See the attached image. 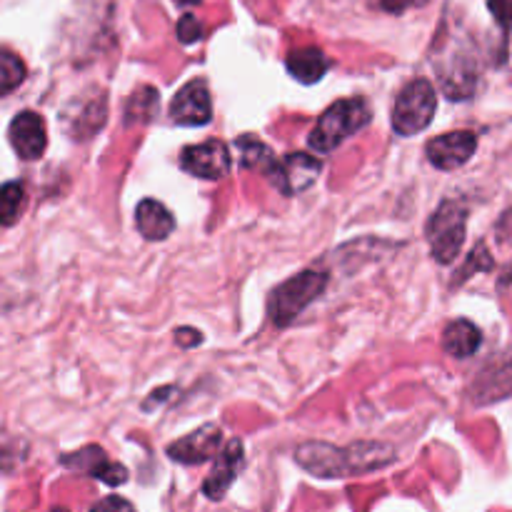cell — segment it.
Returning <instances> with one entry per match:
<instances>
[{"instance_id": "cb8c5ba5", "label": "cell", "mask_w": 512, "mask_h": 512, "mask_svg": "<svg viewBox=\"0 0 512 512\" xmlns=\"http://www.w3.org/2000/svg\"><path fill=\"white\" fill-rule=\"evenodd\" d=\"M175 343H178L180 348H193V345L203 343V335H200V330L193 328H178L175 330Z\"/></svg>"}, {"instance_id": "52a82bcc", "label": "cell", "mask_w": 512, "mask_h": 512, "mask_svg": "<svg viewBox=\"0 0 512 512\" xmlns=\"http://www.w3.org/2000/svg\"><path fill=\"white\" fill-rule=\"evenodd\" d=\"M180 168L185 173L195 175V178L220 180L233 168V155H230L228 145L223 140L210 138L205 143L183 148V153H180Z\"/></svg>"}, {"instance_id": "2e32d148", "label": "cell", "mask_w": 512, "mask_h": 512, "mask_svg": "<svg viewBox=\"0 0 512 512\" xmlns=\"http://www.w3.org/2000/svg\"><path fill=\"white\" fill-rule=\"evenodd\" d=\"M480 343H483V335H480L478 325H473L470 320H453L443 333L445 353L458 360L478 353Z\"/></svg>"}, {"instance_id": "ffe728a7", "label": "cell", "mask_w": 512, "mask_h": 512, "mask_svg": "<svg viewBox=\"0 0 512 512\" xmlns=\"http://www.w3.org/2000/svg\"><path fill=\"white\" fill-rule=\"evenodd\" d=\"M25 80V63L10 50H0V95H8Z\"/></svg>"}, {"instance_id": "7a4b0ae2", "label": "cell", "mask_w": 512, "mask_h": 512, "mask_svg": "<svg viewBox=\"0 0 512 512\" xmlns=\"http://www.w3.org/2000/svg\"><path fill=\"white\" fill-rule=\"evenodd\" d=\"M370 120H373V110L365 98L338 100L320 115L313 133L308 135V145L315 153H330L338 145H343L350 135L370 125Z\"/></svg>"}, {"instance_id": "484cf974", "label": "cell", "mask_w": 512, "mask_h": 512, "mask_svg": "<svg viewBox=\"0 0 512 512\" xmlns=\"http://www.w3.org/2000/svg\"><path fill=\"white\" fill-rule=\"evenodd\" d=\"M175 3L183 5V8H188V5H198V3H203V0H175Z\"/></svg>"}, {"instance_id": "5bb4252c", "label": "cell", "mask_w": 512, "mask_h": 512, "mask_svg": "<svg viewBox=\"0 0 512 512\" xmlns=\"http://www.w3.org/2000/svg\"><path fill=\"white\" fill-rule=\"evenodd\" d=\"M135 225L145 240H165L175 230V218L160 200L145 198L135 208Z\"/></svg>"}, {"instance_id": "603a6c76", "label": "cell", "mask_w": 512, "mask_h": 512, "mask_svg": "<svg viewBox=\"0 0 512 512\" xmlns=\"http://www.w3.org/2000/svg\"><path fill=\"white\" fill-rule=\"evenodd\" d=\"M490 13L498 20L500 28L512 30V0H488Z\"/></svg>"}, {"instance_id": "7c38bea8", "label": "cell", "mask_w": 512, "mask_h": 512, "mask_svg": "<svg viewBox=\"0 0 512 512\" xmlns=\"http://www.w3.org/2000/svg\"><path fill=\"white\" fill-rule=\"evenodd\" d=\"M245 465V448H243V440L233 438L218 450L215 455V465H213V473L205 478L203 483V495L208 500H223L225 493L230 490V485L235 483L238 473L243 470Z\"/></svg>"}, {"instance_id": "e0dca14e", "label": "cell", "mask_w": 512, "mask_h": 512, "mask_svg": "<svg viewBox=\"0 0 512 512\" xmlns=\"http://www.w3.org/2000/svg\"><path fill=\"white\" fill-rule=\"evenodd\" d=\"M235 148H238L240 165L243 168H253L263 175L270 173V168L275 163V155L263 140H258L255 135H243V138L235 140Z\"/></svg>"}, {"instance_id": "277c9868", "label": "cell", "mask_w": 512, "mask_h": 512, "mask_svg": "<svg viewBox=\"0 0 512 512\" xmlns=\"http://www.w3.org/2000/svg\"><path fill=\"white\" fill-rule=\"evenodd\" d=\"M328 285V275L323 270H303V273L293 275L285 283H280L278 288L270 293L268 310L270 318L275 325L285 328V325L293 323L315 298H320Z\"/></svg>"}, {"instance_id": "ba28073f", "label": "cell", "mask_w": 512, "mask_h": 512, "mask_svg": "<svg viewBox=\"0 0 512 512\" xmlns=\"http://www.w3.org/2000/svg\"><path fill=\"white\" fill-rule=\"evenodd\" d=\"M170 118L178 125H188V128L208 125L213 120V100H210L208 83L190 80L188 85H183L170 103Z\"/></svg>"}, {"instance_id": "d4e9b609", "label": "cell", "mask_w": 512, "mask_h": 512, "mask_svg": "<svg viewBox=\"0 0 512 512\" xmlns=\"http://www.w3.org/2000/svg\"><path fill=\"white\" fill-rule=\"evenodd\" d=\"M95 508L103 510V508H123V510H130V503L123 498H115V495H110V498L100 500V503H95Z\"/></svg>"}, {"instance_id": "9a60e30c", "label": "cell", "mask_w": 512, "mask_h": 512, "mask_svg": "<svg viewBox=\"0 0 512 512\" xmlns=\"http://www.w3.org/2000/svg\"><path fill=\"white\" fill-rule=\"evenodd\" d=\"M285 68L298 83L313 85L328 73L330 60L320 48H298L285 58Z\"/></svg>"}, {"instance_id": "44dd1931", "label": "cell", "mask_w": 512, "mask_h": 512, "mask_svg": "<svg viewBox=\"0 0 512 512\" xmlns=\"http://www.w3.org/2000/svg\"><path fill=\"white\" fill-rule=\"evenodd\" d=\"M490 270L493 268V258H490V253H488V248H485L483 243L478 245V248L473 250V253H470V258H468V263L463 265V268H460V278L455 280V283H463V280H468L470 275H473V270Z\"/></svg>"}, {"instance_id": "8fae6325", "label": "cell", "mask_w": 512, "mask_h": 512, "mask_svg": "<svg viewBox=\"0 0 512 512\" xmlns=\"http://www.w3.org/2000/svg\"><path fill=\"white\" fill-rule=\"evenodd\" d=\"M220 445H223V430H220V425L208 423L168 445V458L183 465H200L215 458Z\"/></svg>"}, {"instance_id": "30bf717a", "label": "cell", "mask_w": 512, "mask_h": 512, "mask_svg": "<svg viewBox=\"0 0 512 512\" xmlns=\"http://www.w3.org/2000/svg\"><path fill=\"white\" fill-rule=\"evenodd\" d=\"M475 150H478V138H475V133H468V130L438 135V138L428 140V145H425L428 160L438 170L463 168L473 158Z\"/></svg>"}, {"instance_id": "4fadbf2b", "label": "cell", "mask_w": 512, "mask_h": 512, "mask_svg": "<svg viewBox=\"0 0 512 512\" xmlns=\"http://www.w3.org/2000/svg\"><path fill=\"white\" fill-rule=\"evenodd\" d=\"M10 145L23 160H38L48 148V130L43 115L23 110L10 123Z\"/></svg>"}, {"instance_id": "3957f363", "label": "cell", "mask_w": 512, "mask_h": 512, "mask_svg": "<svg viewBox=\"0 0 512 512\" xmlns=\"http://www.w3.org/2000/svg\"><path fill=\"white\" fill-rule=\"evenodd\" d=\"M465 235H468V208L458 200H443L425 225V238L433 250V258L443 265L453 263L463 250Z\"/></svg>"}, {"instance_id": "d6986e66", "label": "cell", "mask_w": 512, "mask_h": 512, "mask_svg": "<svg viewBox=\"0 0 512 512\" xmlns=\"http://www.w3.org/2000/svg\"><path fill=\"white\" fill-rule=\"evenodd\" d=\"M155 110H158V90L143 88L140 93H135L133 98L128 100V105H125V123H145Z\"/></svg>"}, {"instance_id": "9c48e42d", "label": "cell", "mask_w": 512, "mask_h": 512, "mask_svg": "<svg viewBox=\"0 0 512 512\" xmlns=\"http://www.w3.org/2000/svg\"><path fill=\"white\" fill-rule=\"evenodd\" d=\"M63 465L73 470V473L100 480V483L110 485V488H120V485L128 483V470L120 463H113L98 445H88V448L78 450V453L65 455Z\"/></svg>"}, {"instance_id": "ac0fdd59", "label": "cell", "mask_w": 512, "mask_h": 512, "mask_svg": "<svg viewBox=\"0 0 512 512\" xmlns=\"http://www.w3.org/2000/svg\"><path fill=\"white\" fill-rule=\"evenodd\" d=\"M23 208H25L23 183L13 180V183L0 185V225L8 228V225L18 223V218L23 215Z\"/></svg>"}, {"instance_id": "5b68a950", "label": "cell", "mask_w": 512, "mask_h": 512, "mask_svg": "<svg viewBox=\"0 0 512 512\" xmlns=\"http://www.w3.org/2000/svg\"><path fill=\"white\" fill-rule=\"evenodd\" d=\"M438 110V95L430 80L415 78L398 93L393 105V128L398 135H415L428 128Z\"/></svg>"}, {"instance_id": "8992f818", "label": "cell", "mask_w": 512, "mask_h": 512, "mask_svg": "<svg viewBox=\"0 0 512 512\" xmlns=\"http://www.w3.org/2000/svg\"><path fill=\"white\" fill-rule=\"evenodd\" d=\"M323 163L310 153H290L285 158H275L273 168L265 178L283 195H298L308 190L318 180Z\"/></svg>"}, {"instance_id": "6da1fadb", "label": "cell", "mask_w": 512, "mask_h": 512, "mask_svg": "<svg viewBox=\"0 0 512 512\" xmlns=\"http://www.w3.org/2000/svg\"><path fill=\"white\" fill-rule=\"evenodd\" d=\"M295 460L315 478H348L358 473L388 468L395 460V450L385 443H355L348 448H335L330 443L310 440L298 445Z\"/></svg>"}, {"instance_id": "7402d4cb", "label": "cell", "mask_w": 512, "mask_h": 512, "mask_svg": "<svg viewBox=\"0 0 512 512\" xmlns=\"http://www.w3.org/2000/svg\"><path fill=\"white\" fill-rule=\"evenodd\" d=\"M203 38V23H200L195 15L185 13L183 18L178 20V40L183 45H193Z\"/></svg>"}]
</instances>
